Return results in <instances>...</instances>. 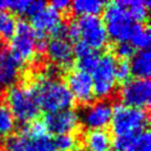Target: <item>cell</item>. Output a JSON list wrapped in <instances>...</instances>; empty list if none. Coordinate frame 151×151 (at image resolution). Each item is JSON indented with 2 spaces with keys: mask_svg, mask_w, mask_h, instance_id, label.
<instances>
[{
  "mask_svg": "<svg viewBox=\"0 0 151 151\" xmlns=\"http://www.w3.org/2000/svg\"><path fill=\"white\" fill-rule=\"evenodd\" d=\"M103 22L113 43L129 42L130 39L146 24L136 22L125 8L115 2H107L103 11Z\"/></svg>",
  "mask_w": 151,
  "mask_h": 151,
  "instance_id": "1",
  "label": "cell"
},
{
  "mask_svg": "<svg viewBox=\"0 0 151 151\" xmlns=\"http://www.w3.org/2000/svg\"><path fill=\"white\" fill-rule=\"evenodd\" d=\"M2 99L18 125H24L42 117L30 88L22 83L13 85L2 93Z\"/></svg>",
  "mask_w": 151,
  "mask_h": 151,
  "instance_id": "2",
  "label": "cell"
},
{
  "mask_svg": "<svg viewBox=\"0 0 151 151\" xmlns=\"http://www.w3.org/2000/svg\"><path fill=\"white\" fill-rule=\"evenodd\" d=\"M150 126V110L130 108L122 104H114L110 120V134L113 137L138 134L148 130Z\"/></svg>",
  "mask_w": 151,
  "mask_h": 151,
  "instance_id": "3",
  "label": "cell"
},
{
  "mask_svg": "<svg viewBox=\"0 0 151 151\" xmlns=\"http://www.w3.org/2000/svg\"><path fill=\"white\" fill-rule=\"evenodd\" d=\"M115 56L108 46L103 51L101 60L93 72V88L95 99H109L114 104H117L118 86L115 78Z\"/></svg>",
  "mask_w": 151,
  "mask_h": 151,
  "instance_id": "4",
  "label": "cell"
},
{
  "mask_svg": "<svg viewBox=\"0 0 151 151\" xmlns=\"http://www.w3.org/2000/svg\"><path fill=\"white\" fill-rule=\"evenodd\" d=\"M35 31L25 19L18 18L12 39L9 42V50L24 67L35 56Z\"/></svg>",
  "mask_w": 151,
  "mask_h": 151,
  "instance_id": "5",
  "label": "cell"
},
{
  "mask_svg": "<svg viewBox=\"0 0 151 151\" xmlns=\"http://www.w3.org/2000/svg\"><path fill=\"white\" fill-rule=\"evenodd\" d=\"M113 105L109 99H96L89 105L75 107L74 110L84 130L107 129L111 120Z\"/></svg>",
  "mask_w": 151,
  "mask_h": 151,
  "instance_id": "6",
  "label": "cell"
},
{
  "mask_svg": "<svg viewBox=\"0 0 151 151\" xmlns=\"http://www.w3.org/2000/svg\"><path fill=\"white\" fill-rule=\"evenodd\" d=\"M150 80L130 78L118 87L117 103L130 108L150 110Z\"/></svg>",
  "mask_w": 151,
  "mask_h": 151,
  "instance_id": "7",
  "label": "cell"
},
{
  "mask_svg": "<svg viewBox=\"0 0 151 151\" xmlns=\"http://www.w3.org/2000/svg\"><path fill=\"white\" fill-rule=\"evenodd\" d=\"M80 41L96 51H105L109 44L104 22L98 16H80L75 19Z\"/></svg>",
  "mask_w": 151,
  "mask_h": 151,
  "instance_id": "8",
  "label": "cell"
},
{
  "mask_svg": "<svg viewBox=\"0 0 151 151\" xmlns=\"http://www.w3.org/2000/svg\"><path fill=\"white\" fill-rule=\"evenodd\" d=\"M64 82L74 97L75 107L89 105L96 101L94 96L93 80L91 74L73 68L65 74Z\"/></svg>",
  "mask_w": 151,
  "mask_h": 151,
  "instance_id": "9",
  "label": "cell"
},
{
  "mask_svg": "<svg viewBox=\"0 0 151 151\" xmlns=\"http://www.w3.org/2000/svg\"><path fill=\"white\" fill-rule=\"evenodd\" d=\"M42 120L50 136L74 134L82 128L74 109H66L58 113L46 114L42 116Z\"/></svg>",
  "mask_w": 151,
  "mask_h": 151,
  "instance_id": "10",
  "label": "cell"
},
{
  "mask_svg": "<svg viewBox=\"0 0 151 151\" xmlns=\"http://www.w3.org/2000/svg\"><path fill=\"white\" fill-rule=\"evenodd\" d=\"M23 66L18 62L8 45L0 46V92L18 84L21 81Z\"/></svg>",
  "mask_w": 151,
  "mask_h": 151,
  "instance_id": "11",
  "label": "cell"
},
{
  "mask_svg": "<svg viewBox=\"0 0 151 151\" xmlns=\"http://www.w3.org/2000/svg\"><path fill=\"white\" fill-rule=\"evenodd\" d=\"M45 56L50 63L56 65L65 73L73 70L75 65L73 44L66 40L50 39L46 46Z\"/></svg>",
  "mask_w": 151,
  "mask_h": 151,
  "instance_id": "12",
  "label": "cell"
},
{
  "mask_svg": "<svg viewBox=\"0 0 151 151\" xmlns=\"http://www.w3.org/2000/svg\"><path fill=\"white\" fill-rule=\"evenodd\" d=\"M30 19H31L30 25L35 31V33L44 34V35H47L49 38L51 33L53 32V30L63 21L62 16L56 10L49 6H46L43 10L35 13Z\"/></svg>",
  "mask_w": 151,
  "mask_h": 151,
  "instance_id": "13",
  "label": "cell"
},
{
  "mask_svg": "<svg viewBox=\"0 0 151 151\" xmlns=\"http://www.w3.org/2000/svg\"><path fill=\"white\" fill-rule=\"evenodd\" d=\"M113 136L109 129L85 130L83 148L85 151H110Z\"/></svg>",
  "mask_w": 151,
  "mask_h": 151,
  "instance_id": "14",
  "label": "cell"
},
{
  "mask_svg": "<svg viewBox=\"0 0 151 151\" xmlns=\"http://www.w3.org/2000/svg\"><path fill=\"white\" fill-rule=\"evenodd\" d=\"M150 50L136 51L129 61L130 75H134V78L150 80Z\"/></svg>",
  "mask_w": 151,
  "mask_h": 151,
  "instance_id": "15",
  "label": "cell"
},
{
  "mask_svg": "<svg viewBox=\"0 0 151 151\" xmlns=\"http://www.w3.org/2000/svg\"><path fill=\"white\" fill-rule=\"evenodd\" d=\"M7 11L11 12L13 16H19L20 18L24 19V17H33L35 13L41 11L47 6L45 1H6Z\"/></svg>",
  "mask_w": 151,
  "mask_h": 151,
  "instance_id": "16",
  "label": "cell"
},
{
  "mask_svg": "<svg viewBox=\"0 0 151 151\" xmlns=\"http://www.w3.org/2000/svg\"><path fill=\"white\" fill-rule=\"evenodd\" d=\"M119 6L130 13L136 22L140 24H149V9L151 2L148 0H122L117 1Z\"/></svg>",
  "mask_w": 151,
  "mask_h": 151,
  "instance_id": "17",
  "label": "cell"
},
{
  "mask_svg": "<svg viewBox=\"0 0 151 151\" xmlns=\"http://www.w3.org/2000/svg\"><path fill=\"white\" fill-rule=\"evenodd\" d=\"M105 1H73L71 4L74 16H98L105 9Z\"/></svg>",
  "mask_w": 151,
  "mask_h": 151,
  "instance_id": "18",
  "label": "cell"
},
{
  "mask_svg": "<svg viewBox=\"0 0 151 151\" xmlns=\"http://www.w3.org/2000/svg\"><path fill=\"white\" fill-rule=\"evenodd\" d=\"M101 56V51H96L93 49H88L84 54L77 56L75 59L76 70L83 71L87 74H91L95 71L97 64Z\"/></svg>",
  "mask_w": 151,
  "mask_h": 151,
  "instance_id": "19",
  "label": "cell"
},
{
  "mask_svg": "<svg viewBox=\"0 0 151 151\" xmlns=\"http://www.w3.org/2000/svg\"><path fill=\"white\" fill-rule=\"evenodd\" d=\"M14 130H16L14 118L1 97L0 99V142L8 136L12 134Z\"/></svg>",
  "mask_w": 151,
  "mask_h": 151,
  "instance_id": "20",
  "label": "cell"
},
{
  "mask_svg": "<svg viewBox=\"0 0 151 151\" xmlns=\"http://www.w3.org/2000/svg\"><path fill=\"white\" fill-rule=\"evenodd\" d=\"M16 16L9 11H0V40L9 45L16 28Z\"/></svg>",
  "mask_w": 151,
  "mask_h": 151,
  "instance_id": "21",
  "label": "cell"
},
{
  "mask_svg": "<svg viewBox=\"0 0 151 151\" xmlns=\"http://www.w3.org/2000/svg\"><path fill=\"white\" fill-rule=\"evenodd\" d=\"M28 137L18 132H13L0 142L2 151H24Z\"/></svg>",
  "mask_w": 151,
  "mask_h": 151,
  "instance_id": "22",
  "label": "cell"
},
{
  "mask_svg": "<svg viewBox=\"0 0 151 151\" xmlns=\"http://www.w3.org/2000/svg\"><path fill=\"white\" fill-rule=\"evenodd\" d=\"M125 151H151L150 130H145L136 134Z\"/></svg>",
  "mask_w": 151,
  "mask_h": 151,
  "instance_id": "23",
  "label": "cell"
},
{
  "mask_svg": "<svg viewBox=\"0 0 151 151\" xmlns=\"http://www.w3.org/2000/svg\"><path fill=\"white\" fill-rule=\"evenodd\" d=\"M130 43L136 50H149L151 42V33L149 24L143 25L132 38L130 39Z\"/></svg>",
  "mask_w": 151,
  "mask_h": 151,
  "instance_id": "24",
  "label": "cell"
},
{
  "mask_svg": "<svg viewBox=\"0 0 151 151\" xmlns=\"http://www.w3.org/2000/svg\"><path fill=\"white\" fill-rule=\"evenodd\" d=\"M24 151H55L52 136L47 134L45 137L39 139L28 138Z\"/></svg>",
  "mask_w": 151,
  "mask_h": 151,
  "instance_id": "25",
  "label": "cell"
},
{
  "mask_svg": "<svg viewBox=\"0 0 151 151\" xmlns=\"http://www.w3.org/2000/svg\"><path fill=\"white\" fill-rule=\"evenodd\" d=\"M115 78L118 86L130 80V66L128 60L116 59L115 61Z\"/></svg>",
  "mask_w": 151,
  "mask_h": 151,
  "instance_id": "26",
  "label": "cell"
},
{
  "mask_svg": "<svg viewBox=\"0 0 151 151\" xmlns=\"http://www.w3.org/2000/svg\"><path fill=\"white\" fill-rule=\"evenodd\" d=\"M0 11H7L6 1H0Z\"/></svg>",
  "mask_w": 151,
  "mask_h": 151,
  "instance_id": "27",
  "label": "cell"
},
{
  "mask_svg": "<svg viewBox=\"0 0 151 151\" xmlns=\"http://www.w3.org/2000/svg\"><path fill=\"white\" fill-rule=\"evenodd\" d=\"M71 151H85L83 148H75V149H73V150H71Z\"/></svg>",
  "mask_w": 151,
  "mask_h": 151,
  "instance_id": "28",
  "label": "cell"
},
{
  "mask_svg": "<svg viewBox=\"0 0 151 151\" xmlns=\"http://www.w3.org/2000/svg\"><path fill=\"white\" fill-rule=\"evenodd\" d=\"M4 45H7V44H4V43L2 42V41H1V40H0V46H4Z\"/></svg>",
  "mask_w": 151,
  "mask_h": 151,
  "instance_id": "29",
  "label": "cell"
},
{
  "mask_svg": "<svg viewBox=\"0 0 151 151\" xmlns=\"http://www.w3.org/2000/svg\"><path fill=\"white\" fill-rule=\"evenodd\" d=\"M1 97H2V93L0 92V99H1Z\"/></svg>",
  "mask_w": 151,
  "mask_h": 151,
  "instance_id": "30",
  "label": "cell"
}]
</instances>
